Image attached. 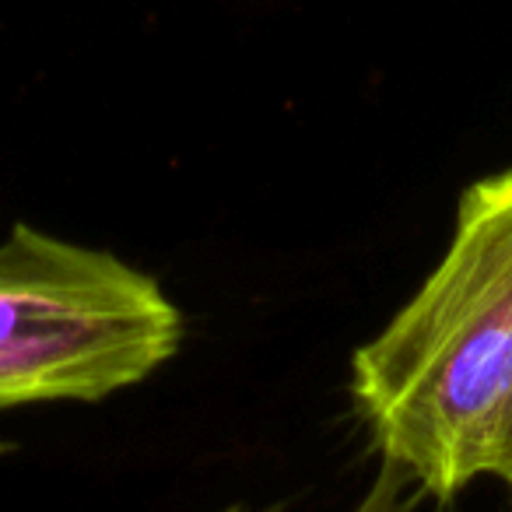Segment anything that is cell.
Segmentation results:
<instances>
[{
	"instance_id": "obj_4",
	"label": "cell",
	"mask_w": 512,
	"mask_h": 512,
	"mask_svg": "<svg viewBox=\"0 0 512 512\" xmlns=\"http://www.w3.org/2000/svg\"><path fill=\"white\" fill-rule=\"evenodd\" d=\"M221 512H278V505H271V509H249V505L235 502V505H228V509H221Z\"/></svg>"
},
{
	"instance_id": "obj_5",
	"label": "cell",
	"mask_w": 512,
	"mask_h": 512,
	"mask_svg": "<svg viewBox=\"0 0 512 512\" xmlns=\"http://www.w3.org/2000/svg\"><path fill=\"white\" fill-rule=\"evenodd\" d=\"M509 495H512V488H509Z\"/></svg>"
},
{
	"instance_id": "obj_1",
	"label": "cell",
	"mask_w": 512,
	"mask_h": 512,
	"mask_svg": "<svg viewBox=\"0 0 512 512\" xmlns=\"http://www.w3.org/2000/svg\"><path fill=\"white\" fill-rule=\"evenodd\" d=\"M348 390L383 463L425 498L498 474L512 418V169L463 190L442 260L355 351Z\"/></svg>"
},
{
	"instance_id": "obj_2",
	"label": "cell",
	"mask_w": 512,
	"mask_h": 512,
	"mask_svg": "<svg viewBox=\"0 0 512 512\" xmlns=\"http://www.w3.org/2000/svg\"><path fill=\"white\" fill-rule=\"evenodd\" d=\"M176 302L148 271L18 221L0 242V414L99 404L183 344Z\"/></svg>"
},
{
	"instance_id": "obj_3",
	"label": "cell",
	"mask_w": 512,
	"mask_h": 512,
	"mask_svg": "<svg viewBox=\"0 0 512 512\" xmlns=\"http://www.w3.org/2000/svg\"><path fill=\"white\" fill-rule=\"evenodd\" d=\"M498 481L509 484L512 488V418H509V428H505V442H502V460H498Z\"/></svg>"
}]
</instances>
